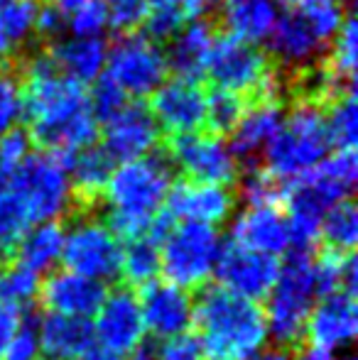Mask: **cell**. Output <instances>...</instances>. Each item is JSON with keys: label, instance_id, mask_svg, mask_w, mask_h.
Wrapping results in <instances>:
<instances>
[{"label": "cell", "instance_id": "1", "mask_svg": "<svg viewBox=\"0 0 358 360\" xmlns=\"http://www.w3.org/2000/svg\"><path fill=\"white\" fill-rule=\"evenodd\" d=\"M25 118L30 120V140L42 152L72 157L98 138V120L91 108L87 86L67 79L47 54L27 62L23 79Z\"/></svg>", "mask_w": 358, "mask_h": 360}, {"label": "cell", "instance_id": "2", "mask_svg": "<svg viewBox=\"0 0 358 360\" xmlns=\"http://www.w3.org/2000/svg\"><path fill=\"white\" fill-rule=\"evenodd\" d=\"M191 323L201 360H253L268 341L263 307L221 287L201 289Z\"/></svg>", "mask_w": 358, "mask_h": 360}, {"label": "cell", "instance_id": "3", "mask_svg": "<svg viewBox=\"0 0 358 360\" xmlns=\"http://www.w3.org/2000/svg\"><path fill=\"white\" fill-rule=\"evenodd\" d=\"M172 184L174 169L162 155H148L118 165L101 199L108 214L106 226L118 240L130 243L148 236L153 221L165 209Z\"/></svg>", "mask_w": 358, "mask_h": 360}, {"label": "cell", "instance_id": "4", "mask_svg": "<svg viewBox=\"0 0 358 360\" xmlns=\"http://www.w3.org/2000/svg\"><path fill=\"white\" fill-rule=\"evenodd\" d=\"M358 162L356 150H334L305 176L290 181L287 191V228L290 248L312 250L319 240V223L326 211L339 201L351 199L356 186Z\"/></svg>", "mask_w": 358, "mask_h": 360}, {"label": "cell", "instance_id": "5", "mask_svg": "<svg viewBox=\"0 0 358 360\" xmlns=\"http://www.w3.org/2000/svg\"><path fill=\"white\" fill-rule=\"evenodd\" d=\"M331 147L324 110L317 101L305 98L285 113L280 130L263 155V169L277 184H290L314 169Z\"/></svg>", "mask_w": 358, "mask_h": 360}, {"label": "cell", "instance_id": "6", "mask_svg": "<svg viewBox=\"0 0 358 360\" xmlns=\"http://www.w3.org/2000/svg\"><path fill=\"white\" fill-rule=\"evenodd\" d=\"M312 250H292L280 265L275 287L268 294V307L263 309L268 336L277 348L295 351L305 341L307 319L314 307L317 294L314 272H312Z\"/></svg>", "mask_w": 358, "mask_h": 360}, {"label": "cell", "instance_id": "7", "mask_svg": "<svg viewBox=\"0 0 358 360\" xmlns=\"http://www.w3.org/2000/svg\"><path fill=\"white\" fill-rule=\"evenodd\" d=\"M346 13L341 5L312 10H287L280 13L268 44L270 57L285 72L302 74L314 69L326 54L329 42L339 32Z\"/></svg>", "mask_w": 358, "mask_h": 360}, {"label": "cell", "instance_id": "8", "mask_svg": "<svg viewBox=\"0 0 358 360\" xmlns=\"http://www.w3.org/2000/svg\"><path fill=\"white\" fill-rule=\"evenodd\" d=\"M167 59L158 39L148 32H128L108 47L106 69L101 79L113 86L125 101L148 98L167 79Z\"/></svg>", "mask_w": 358, "mask_h": 360}, {"label": "cell", "instance_id": "9", "mask_svg": "<svg viewBox=\"0 0 358 360\" xmlns=\"http://www.w3.org/2000/svg\"><path fill=\"white\" fill-rule=\"evenodd\" d=\"M3 184L18 191L34 223H59V218L69 216L77 206L67 157L52 152H32L25 165Z\"/></svg>", "mask_w": 358, "mask_h": 360}, {"label": "cell", "instance_id": "10", "mask_svg": "<svg viewBox=\"0 0 358 360\" xmlns=\"http://www.w3.org/2000/svg\"><path fill=\"white\" fill-rule=\"evenodd\" d=\"M221 236L216 228L201 223L172 226L160 243V272H165L170 285L194 292L204 289L216 270L221 252Z\"/></svg>", "mask_w": 358, "mask_h": 360}, {"label": "cell", "instance_id": "11", "mask_svg": "<svg viewBox=\"0 0 358 360\" xmlns=\"http://www.w3.org/2000/svg\"><path fill=\"white\" fill-rule=\"evenodd\" d=\"M206 76L219 91H229L241 98H275L280 81L272 72L270 57L260 47L238 42L234 37L221 34L216 39L214 54L209 59Z\"/></svg>", "mask_w": 358, "mask_h": 360}, {"label": "cell", "instance_id": "12", "mask_svg": "<svg viewBox=\"0 0 358 360\" xmlns=\"http://www.w3.org/2000/svg\"><path fill=\"white\" fill-rule=\"evenodd\" d=\"M120 257L123 245L103 218L82 214L64 231L62 262L67 272L106 285L120 275Z\"/></svg>", "mask_w": 358, "mask_h": 360}, {"label": "cell", "instance_id": "13", "mask_svg": "<svg viewBox=\"0 0 358 360\" xmlns=\"http://www.w3.org/2000/svg\"><path fill=\"white\" fill-rule=\"evenodd\" d=\"M170 165L194 184L229 186L238 179L241 162L234 155L229 140L214 133H189L172 138Z\"/></svg>", "mask_w": 358, "mask_h": 360}, {"label": "cell", "instance_id": "14", "mask_svg": "<svg viewBox=\"0 0 358 360\" xmlns=\"http://www.w3.org/2000/svg\"><path fill=\"white\" fill-rule=\"evenodd\" d=\"M96 321L94 341L101 343V348L113 356H130L145 343V321L140 311L138 294L130 287H118L106 294L103 304L94 314Z\"/></svg>", "mask_w": 358, "mask_h": 360}, {"label": "cell", "instance_id": "15", "mask_svg": "<svg viewBox=\"0 0 358 360\" xmlns=\"http://www.w3.org/2000/svg\"><path fill=\"white\" fill-rule=\"evenodd\" d=\"M206 101L209 91L201 86V81L167 76L153 94L150 113L160 133L179 138V135L201 133V128H206Z\"/></svg>", "mask_w": 358, "mask_h": 360}, {"label": "cell", "instance_id": "16", "mask_svg": "<svg viewBox=\"0 0 358 360\" xmlns=\"http://www.w3.org/2000/svg\"><path fill=\"white\" fill-rule=\"evenodd\" d=\"M214 272L221 282V289L258 304L275 287V280L280 275V262L277 257L263 255V252H255L250 248L229 240L221 245Z\"/></svg>", "mask_w": 358, "mask_h": 360}, {"label": "cell", "instance_id": "17", "mask_svg": "<svg viewBox=\"0 0 358 360\" xmlns=\"http://www.w3.org/2000/svg\"><path fill=\"white\" fill-rule=\"evenodd\" d=\"M98 130H103V145L101 147L110 160L120 162V165L155 155L160 138H162L150 108L135 103V101L120 105L113 115H108L98 125Z\"/></svg>", "mask_w": 358, "mask_h": 360}, {"label": "cell", "instance_id": "18", "mask_svg": "<svg viewBox=\"0 0 358 360\" xmlns=\"http://www.w3.org/2000/svg\"><path fill=\"white\" fill-rule=\"evenodd\" d=\"M358 333V309L356 299L346 292H334L321 297L312 307L307 319L305 341L312 351L331 356L334 351L349 348Z\"/></svg>", "mask_w": 358, "mask_h": 360}, {"label": "cell", "instance_id": "19", "mask_svg": "<svg viewBox=\"0 0 358 360\" xmlns=\"http://www.w3.org/2000/svg\"><path fill=\"white\" fill-rule=\"evenodd\" d=\"M236 196L229 186L214 184H194V181H179L172 184L170 196L165 201V211L172 221L181 223H201V226L216 228L234 214Z\"/></svg>", "mask_w": 358, "mask_h": 360}, {"label": "cell", "instance_id": "20", "mask_svg": "<svg viewBox=\"0 0 358 360\" xmlns=\"http://www.w3.org/2000/svg\"><path fill=\"white\" fill-rule=\"evenodd\" d=\"M140 311H143L145 331H150L160 341L181 336L191 326L194 299L184 289L170 282H153L140 289Z\"/></svg>", "mask_w": 358, "mask_h": 360}, {"label": "cell", "instance_id": "21", "mask_svg": "<svg viewBox=\"0 0 358 360\" xmlns=\"http://www.w3.org/2000/svg\"><path fill=\"white\" fill-rule=\"evenodd\" d=\"M106 294H108V289L101 282L74 275V272L67 270H59L39 285L37 297L42 302V307L47 309V314L89 319L98 311Z\"/></svg>", "mask_w": 358, "mask_h": 360}, {"label": "cell", "instance_id": "22", "mask_svg": "<svg viewBox=\"0 0 358 360\" xmlns=\"http://www.w3.org/2000/svg\"><path fill=\"white\" fill-rule=\"evenodd\" d=\"M231 240L255 252L277 257L290 250V228L285 211L277 204L245 206L234 221Z\"/></svg>", "mask_w": 358, "mask_h": 360}, {"label": "cell", "instance_id": "23", "mask_svg": "<svg viewBox=\"0 0 358 360\" xmlns=\"http://www.w3.org/2000/svg\"><path fill=\"white\" fill-rule=\"evenodd\" d=\"M282 118H285V108L277 96L275 98H255L253 105H245L238 125L231 133L234 140L229 143L238 162H253L263 157L280 130Z\"/></svg>", "mask_w": 358, "mask_h": 360}, {"label": "cell", "instance_id": "24", "mask_svg": "<svg viewBox=\"0 0 358 360\" xmlns=\"http://www.w3.org/2000/svg\"><path fill=\"white\" fill-rule=\"evenodd\" d=\"M216 39L219 34L204 18L186 22L170 37V47L165 52L167 69H172L174 76H181V79L199 81L201 76H206Z\"/></svg>", "mask_w": 358, "mask_h": 360}, {"label": "cell", "instance_id": "25", "mask_svg": "<svg viewBox=\"0 0 358 360\" xmlns=\"http://www.w3.org/2000/svg\"><path fill=\"white\" fill-rule=\"evenodd\" d=\"M47 57L67 79L87 86L103 76L108 44L103 42V37H79V34L64 37L62 34L52 44V52Z\"/></svg>", "mask_w": 358, "mask_h": 360}, {"label": "cell", "instance_id": "26", "mask_svg": "<svg viewBox=\"0 0 358 360\" xmlns=\"http://www.w3.org/2000/svg\"><path fill=\"white\" fill-rule=\"evenodd\" d=\"M39 351L49 360H79L94 348V328L89 319L44 314L37 319Z\"/></svg>", "mask_w": 358, "mask_h": 360}, {"label": "cell", "instance_id": "27", "mask_svg": "<svg viewBox=\"0 0 358 360\" xmlns=\"http://www.w3.org/2000/svg\"><path fill=\"white\" fill-rule=\"evenodd\" d=\"M69 181H72V194L77 206H94L103 199V191L110 181L115 169V162L106 155L103 147L91 145L87 150L77 152L67 160Z\"/></svg>", "mask_w": 358, "mask_h": 360}, {"label": "cell", "instance_id": "28", "mask_svg": "<svg viewBox=\"0 0 358 360\" xmlns=\"http://www.w3.org/2000/svg\"><path fill=\"white\" fill-rule=\"evenodd\" d=\"M277 18L280 10L275 0H231L224 10L226 37L260 47L270 39Z\"/></svg>", "mask_w": 358, "mask_h": 360}, {"label": "cell", "instance_id": "29", "mask_svg": "<svg viewBox=\"0 0 358 360\" xmlns=\"http://www.w3.org/2000/svg\"><path fill=\"white\" fill-rule=\"evenodd\" d=\"M62 248H64V228L59 223H37L32 226L20 245L15 248L10 260L15 265L25 267L32 275L42 277L52 272V267L62 260Z\"/></svg>", "mask_w": 358, "mask_h": 360}, {"label": "cell", "instance_id": "30", "mask_svg": "<svg viewBox=\"0 0 358 360\" xmlns=\"http://www.w3.org/2000/svg\"><path fill=\"white\" fill-rule=\"evenodd\" d=\"M37 13L34 0H0V62L37 34Z\"/></svg>", "mask_w": 358, "mask_h": 360}, {"label": "cell", "instance_id": "31", "mask_svg": "<svg viewBox=\"0 0 358 360\" xmlns=\"http://www.w3.org/2000/svg\"><path fill=\"white\" fill-rule=\"evenodd\" d=\"M209 8V0H150L145 25L153 39H170L179 27L199 20Z\"/></svg>", "mask_w": 358, "mask_h": 360}, {"label": "cell", "instance_id": "32", "mask_svg": "<svg viewBox=\"0 0 358 360\" xmlns=\"http://www.w3.org/2000/svg\"><path fill=\"white\" fill-rule=\"evenodd\" d=\"M120 275L125 277V287H148L158 282L160 275V243L150 236L135 238L123 248L120 257Z\"/></svg>", "mask_w": 358, "mask_h": 360}, {"label": "cell", "instance_id": "33", "mask_svg": "<svg viewBox=\"0 0 358 360\" xmlns=\"http://www.w3.org/2000/svg\"><path fill=\"white\" fill-rule=\"evenodd\" d=\"M32 226H37V223L32 221L18 191L8 184H0V260L13 257L15 248L20 245L25 233Z\"/></svg>", "mask_w": 358, "mask_h": 360}, {"label": "cell", "instance_id": "34", "mask_svg": "<svg viewBox=\"0 0 358 360\" xmlns=\"http://www.w3.org/2000/svg\"><path fill=\"white\" fill-rule=\"evenodd\" d=\"M49 8L57 13L62 30L79 37H101L108 27L101 0H52Z\"/></svg>", "mask_w": 358, "mask_h": 360}, {"label": "cell", "instance_id": "35", "mask_svg": "<svg viewBox=\"0 0 358 360\" xmlns=\"http://www.w3.org/2000/svg\"><path fill=\"white\" fill-rule=\"evenodd\" d=\"M319 238L324 240V250L354 252L358 240V211L354 201L346 199L334 204L319 223Z\"/></svg>", "mask_w": 358, "mask_h": 360}, {"label": "cell", "instance_id": "36", "mask_svg": "<svg viewBox=\"0 0 358 360\" xmlns=\"http://www.w3.org/2000/svg\"><path fill=\"white\" fill-rule=\"evenodd\" d=\"M329 62H326V72L334 74L336 79L354 84L356 76V59H358V27L354 15H346L341 22L339 32L329 42Z\"/></svg>", "mask_w": 358, "mask_h": 360}, {"label": "cell", "instance_id": "37", "mask_svg": "<svg viewBox=\"0 0 358 360\" xmlns=\"http://www.w3.org/2000/svg\"><path fill=\"white\" fill-rule=\"evenodd\" d=\"M324 118L331 145L336 150H354L358 138V105L354 91L329 101V110L324 113Z\"/></svg>", "mask_w": 358, "mask_h": 360}, {"label": "cell", "instance_id": "38", "mask_svg": "<svg viewBox=\"0 0 358 360\" xmlns=\"http://www.w3.org/2000/svg\"><path fill=\"white\" fill-rule=\"evenodd\" d=\"M245 110V101L241 96H234L229 91H211L206 101V125L214 135H229L238 125L241 115Z\"/></svg>", "mask_w": 358, "mask_h": 360}, {"label": "cell", "instance_id": "39", "mask_svg": "<svg viewBox=\"0 0 358 360\" xmlns=\"http://www.w3.org/2000/svg\"><path fill=\"white\" fill-rule=\"evenodd\" d=\"M39 277L32 275L25 267L10 262L5 270H0V302H8L13 307L23 309L39 294Z\"/></svg>", "mask_w": 358, "mask_h": 360}, {"label": "cell", "instance_id": "40", "mask_svg": "<svg viewBox=\"0 0 358 360\" xmlns=\"http://www.w3.org/2000/svg\"><path fill=\"white\" fill-rule=\"evenodd\" d=\"M25 120V94L18 74L0 69V135L18 130Z\"/></svg>", "mask_w": 358, "mask_h": 360}, {"label": "cell", "instance_id": "41", "mask_svg": "<svg viewBox=\"0 0 358 360\" xmlns=\"http://www.w3.org/2000/svg\"><path fill=\"white\" fill-rule=\"evenodd\" d=\"M108 27L128 34L145 25L150 10V0H101Z\"/></svg>", "mask_w": 358, "mask_h": 360}, {"label": "cell", "instance_id": "42", "mask_svg": "<svg viewBox=\"0 0 358 360\" xmlns=\"http://www.w3.org/2000/svg\"><path fill=\"white\" fill-rule=\"evenodd\" d=\"M30 155H32V140L25 130L18 128L0 135V184L8 181Z\"/></svg>", "mask_w": 358, "mask_h": 360}, {"label": "cell", "instance_id": "43", "mask_svg": "<svg viewBox=\"0 0 358 360\" xmlns=\"http://www.w3.org/2000/svg\"><path fill=\"white\" fill-rule=\"evenodd\" d=\"M241 191H243V199L248 201V206H265L280 201L282 184H277L265 169H253L245 174Z\"/></svg>", "mask_w": 358, "mask_h": 360}, {"label": "cell", "instance_id": "44", "mask_svg": "<svg viewBox=\"0 0 358 360\" xmlns=\"http://www.w3.org/2000/svg\"><path fill=\"white\" fill-rule=\"evenodd\" d=\"M39 356H42V351H39L37 338V319L25 316L15 338L10 341L3 360H39Z\"/></svg>", "mask_w": 358, "mask_h": 360}, {"label": "cell", "instance_id": "45", "mask_svg": "<svg viewBox=\"0 0 358 360\" xmlns=\"http://www.w3.org/2000/svg\"><path fill=\"white\" fill-rule=\"evenodd\" d=\"M158 346V358L160 360H201V348L196 336L191 333H181V336L167 338Z\"/></svg>", "mask_w": 358, "mask_h": 360}, {"label": "cell", "instance_id": "46", "mask_svg": "<svg viewBox=\"0 0 358 360\" xmlns=\"http://www.w3.org/2000/svg\"><path fill=\"white\" fill-rule=\"evenodd\" d=\"M20 323H23V311L13 304L0 302V360H3L15 333H18Z\"/></svg>", "mask_w": 358, "mask_h": 360}, {"label": "cell", "instance_id": "47", "mask_svg": "<svg viewBox=\"0 0 358 360\" xmlns=\"http://www.w3.org/2000/svg\"><path fill=\"white\" fill-rule=\"evenodd\" d=\"M290 5V10H312V8H326V5H341V0H282Z\"/></svg>", "mask_w": 358, "mask_h": 360}, {"label": "cell", "instance_id": "48", "mask_svg": "<svg viewBox=\"0 0 358 360\" xmlns=\"http://www.w3.org/2000/svg\"><path fill=\"white\" fill-rule=\"evenodd\" d=\"M253 360H297L292 356V351H287V348H268V351H260L258 356Z\"/></svg>", "mask_w": 358, "mask_h": 360}, {"label": "cell", "instance_id": "49", "mask_svg": "<svg viewBox=\"0 0 358 360\" xmlns=\"http://www.w3.org/2000/svg\"><path fill=\"white\" fill-rule=\"evenodd\" d=\"M130 360H160L158 358V346L155 343H143L135 353H130Z\"/></svg>", "mask_w": 358, "mask_h": 360}, {"label": "cell", "instance_id": "50", "mask_svg": "<svg viewBox=\"0 0 358 360\" xmlns=\"http://www.w3.org/2000/svg\"><path fill=\"white\" fill-rule=\"evenodd\" d=\"M79 360H123L120 356H113V353L103 351V348H91L87 356H82Z\"/></svg>", "mask_w": 358, "mask_h": 360}, {"label": "cell", "instance_id": "51", "mask_svg": "<svg viewBox=\"0 0 358 360\" xmlns=\"http://www.w3.org/2000/svg\"><path fill=\"white\" fill-rule=\"evenodd\" d=\"M297 360H331V356H326V353H319V351H305Z\"/></svg>", "mask_w": 358, "mask_h": 360}, {"label": "cell", "instance_id": "52", "mask_svg": "<svg viewBox=\"0 0 358 360\" xmlns=\"http://www.w3.org/2000/svg\"><path fill=\"white\" fill-rule=\"evenodd\" d=\"M224 3H231V0H224Z\"/></svg>", "mask_w": 358, "mask_h": 360}]
</instances>
